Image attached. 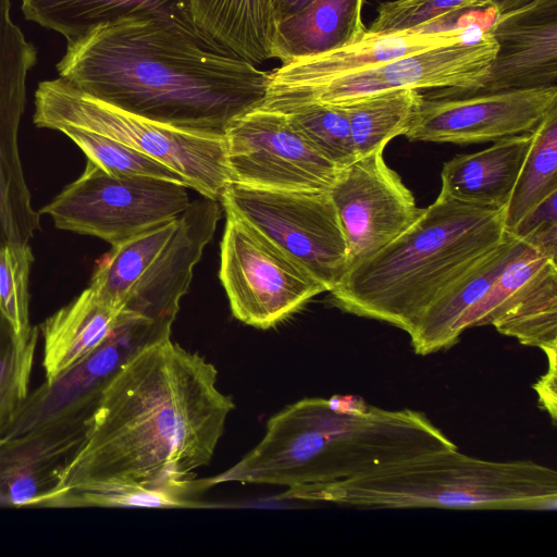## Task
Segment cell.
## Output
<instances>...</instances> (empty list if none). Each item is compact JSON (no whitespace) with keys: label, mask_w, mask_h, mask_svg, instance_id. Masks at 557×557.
Segmentation results:
<instances>
[{"label":"cell","mask_w":557,"mask_h":557,"mask_svg":"<svg viewBox=\"0 0 557 557\" xmlns=\"http://www.w3.org/2000/svg\"><path fill=\"white\" fill-rule=\"evenodd\" d=\"M188 187L154 177L116 175L87 160L83 173L39 210L54 226L116 245L180 216Z\"/></svg>","instance_id":"8"},{"label":"cell","mask_w":557,"mask_h":557,"mask_svg":"<svg viewBox=\"0 0 557 557\" xmlns=\"http://www.w3.org/2000/svg\"><path fill=\"white\" fill-rule=\"evenodd\" d=\"M554 221H557V191L550 194L530 212H528L520 220L511 234L519 238H523L535 227Z\"/></svg>","instance_id":"35"},{"label":"cell","mask_w":557,"mask_h":557,"mask_svg":"<svg viewBox=\"0 0 557 557\" xmlns=\"http://www.w3.org/2000/svg\"><path fill=\"white\" fill-rule=\"evenodd\" d=\"M552 260L532 246L512 259L495 280L487 294L457 323L455 335L474 326L493 325L529 288ZM556 262V261H555Z\"/></svg>","instance_id":"30"},{"label":"cell","mask_w":557,"mask_h":557,"mask_svg":"<svg viewBox=\"0 0 557 557\" xmlns=\"http://www.w3.org/2000/svg\"><path fill=\"white\" fill-rule=\"evenodd\" d=\"M234 407L210 361L171 336L158 339L110 381L51 493L92 480L188 484L210 463Z\"/></svg>","instance_id":"1"},{"label":"cell","mask_w":557,"mask_h":557,"mask_svg":"<svg viewBox=\"0 0 557 557\" xmlns=\"http://www.w3.org/2000/svg\"><path fill=\"white\" fill-rule=\"evenodd\" d=\"M537 1L540 0H490V4L496 9L498 16H500L531 7Z\"/></svg>","instance_id":"39"},{"label":"cell","mask_w":557,"mask_h":557,"mask_svg":"<svg viewBox=\"0 0 557 557\" xmlns=\"http://www.w3.org/2000/svg\"><path fill=\"white\" fill-rule=\"evenodd\" d=\"M38 336L39 327L23 341L0 310V432L29 393Z\"/></svg>","instance_id":"32"},{"label":"cell","mask_w":557,"mask_h":557,"mask_svg":"<svg viewBox=\"0 0 557 557\" xmlns=\"http://www.w3.org/2000/svg\"><path fill=\"white\" fill-rule=\"evenodd\" d=\"M490 2V0H487Z\"/></svg>","instance_id":"40"},{"label":"cell","mask_w":557,"mask_h":557,"mask_svg":"<svg viewBox=\"0 0 557 557\" xmlns=\"http://www.w3.org/2000/svg\"><path fill=\"white\" fill-rule=\"evenodd\" d=\"M21 9L27 21L62 35L67 42L102 24L131 17L157 20L210 39L195 25L186 0H21Z\"/></svg>","instance_id":"19"},{"label":"cell","mask_w":557,"mask_h":557,"mask_svg":"<svg viewBox=\"0 0 557 557\" xmlns=\"http://www.w3.org/2000/svg\"><path fill=\"white\" fill-rule=\"evenodd\" d=\"M497 49L492 32L480 29L465 40L397 58L304 92L263 99L260 106L306 101L338 104L399 89H442L433 97L470 95L483 84Z\"/></svg>","instance_id":"11"},{"label":"cell","mask_w":557,"mask_h":557,"mask_svg":"<svg viewBox=\"0 0 557 557\" xmlns=\"http://www.w3.org/2000/svg\"><path fill=\"white\" fill-rule=\"evenodd\" d=\"M122 313L88 286L47 318L39 326L46 380L54 379L99 347L113 333Z\"/></svg>","instance_id":"22"},{"label":"cell","mask_w":557,"mask_h":557,"mask_svg":"<svg viewBox=\"0 0 557 557\" xmlns=\"http://www.w3.org/2000/svg\"><path fill=\"white\" fill-rule=\"evenodd\" d=\"M88 419H73L14 437L0 436V506L35 507L58 485L81 447Z\"/></svg>","instance_id":"18"},{"label":"cell","mask_w":557,"mask_h":557,"mask_svg":"<svg viewBox=\"0 0 557 557\" xmlns=\"http://www.w3.org/2000/svg\"><path fill=\"white\" fill-rule=\"evenodd\" d=\"M57 132L70 138L87 160L108 173L154 177L187 186L183 177L169 166L120 141L74 126H63Z\"/></svg>","instance_id":"31"},{"label":"cell","mask_w":557,"mask_h":557,"mask_svg":"<svg viewBox=\"0 0 557 557\" xmlns=\"http://www.w3.org/2000/svg\"><path fill=\"white\" fill-rule=\"evenodd\" d=\"M384 149L339 169L329 190L345 236L349 269L400 235L422 211L400 176L386 164Z\"/></svg>","instance_id":"14"},{"label":"cell","mask_w":557,"mask_h":557,"mask_svg":"<svg viewBox=\"0 0 557 557\" xmlns=\"http://www.w3.org/2000/svg\"><path fill=\"white\" fill-rule=\"evenodd\" d=\"M480 29L470 27L434 33H372L367 29L342 47L282 63L270 72L263 99L304 92L397 58L465 40Z\"/></svg>","instance_id":"16"},{"label":"cell","mask_w":557,"mask_h":557,"mask_svg":"<svg viewBox=\"0 0 557 557\" xmlns=\"http://www.w3.org/2000/svg\"><path fill=\"white\" fill-rule=\"evenodd\" d=\"M220 219L218 200L201 196L190 201L180 216L112 245L98 260L89 287L122 311L174 322Z\"/></svg>","instance_id":"6"},{"label":"cell","mask_w":557,"mask_h":557,"mask_svg":"<svg viewBox=\"0 0 557 557\" xmlns=\"http://www.w3.org/2000/svg\"><path fill=\"white\" fill-rule=\"evenodd\" d=\"M220 281L233 315L270 329L327 292L307 269L240 216L225 211Z\"/></svg>","instance_id":"10"},{"label":"cell","mask_w":557,"mask_h":557,"mask_svg":"<svg viewBox=\"0 0 557 557\" xmlns=\"http://www.w3.org/2000/svg\"><path fill=\"white\" fill-rule=\"evenodd\" d=\"M548 359V371L540 379L534 388L537 392L539 400L544 409L552 417L553 423H556V381H557V351L545 354Z\"/></svg>","instance_id":"36"},{"label":"cell","mask_w":557,"mask_h":557,"mask_svg":"<svg viewBox=\"0 0 557 557\" xmlns=\"http://www.w3.org/2000/svg\"><path fill=\"white\" fill-rule=\"evenodd\" d=\"M557 0L498 16L490 28L498 49L483 84L473 94L556 85ZM467 96V95H465Z\"/></svg>","instance_id":"17"},{"label":"cell","mask_w":557,"mask_h":557,"mask_svg":"<svg viewBox=\"0 0 557 557\" xmlns=\"http://www.w3.org/2000/svg\"><path fill=\"white\" fill-rule=\"evenodd\" d=\"M364 0H314L276 25L273 59L282 63L342 47L364 34Z\"/></svg>","instance_id":"24"},{"label":"cell","mask_w":557,"mask_h":557,"mask_svg":"<svg viewBox=\"0 0 557 557\" xmlns=\"http://www.w3.org/2000/svg\"><path fill=\"white\" fill-rule=\"evenodd\" d=\"M533 138L534 132L519 134L454 157L443 165L440 193L467 205L505 209Z\"/></svg>","instance_id":"21"},{"label":"cell","mask_w":557,"mask_h":557,"mask_svg":"<svg viewBox=\"0 0 557 557\" xmlns=\"http://www.w3.org/2000/svg\"><path fill=\"white\" fill-rule=\"evenodd\" d=\"M34 260L29 243L0 246V310L23 341L38 329L29 321V276Z\"/></svg>","instance_id":"33"},{"label":"cell","mask_w":557,"mask_h":557,"mask_svg":"<svg viewBox=\"0 0 557 557\" xmlns=\"http://www.w3.org/2000/svg\"><path fill=\"white\" fill-rule=\"evenodd\" d=\"M557 109V85L455 97L423 96L410 140L474 144L531 133Z\"/></svg>","instance_id":"15"},{"label":"cell","mask_w":557,"mask_h":557,"mask_svg":"<svg viewBox=\"0 0 557 557\" xmlns=\"http://www.w3.org/2000/svg\"><path fill=\"white\" fill-rule=\"evenodd\" d=\"M262 108L285 114L290 124L338 169L358 159L349 119L341 104L306 101Z\"/></svg>","instance_id":"29"},{"label":"cell","mask_w":557,"mask_h":557,"mask_svg":"<svg viewBox=\"0 0 557 557\" xmlns=\"http://www.w3.org/2000/svg\"><path fill=\"white\" fill-rule=\"evenodd\" d=\"M457 446L421 411L370 406L359 414L310 397L267 422L260 442L239 461L209 478L294 488L341 482L388 465Z\"/></svg>","instance_id":"3"},{"label":"cell","mask_w":557,"mask_h":557,"mask_svg":"<svg viewBox=\"0 0 557 557\" xmlns=\"http://www.w3.org/2000/svg\"><path fill=\"white\" fill-rule=\"evenodd\" d=\"M314 0H272L276 21L278 22L282 18L304 10Z\"/></svg>","instance_id":"38"},{"label":"cell","mask_w":557,"mask_h":557,"mask_svg":"<svg viewBox=\"0 0 557 557\" xmlns=\"http://www.w3.org/2000/svg\"><path fill=\"white\" fill-rule=\"evenodd\" d=\"M212 487L209 479H195L176 487H148L120 481H84L42 497L35 507L44 508H195L199 497Z\"/></svg>","instance_id":"25"},{"label":"cell","mask_w":557,"mask_h":557,"mask_svg":"<svg viewBox=\"0 0 557 557\" xmlns=\"http://www.w3.org/2000/svg\"><path fill=\"white\" fill-rule=\"evenodd\" d=\"M223 135L232 184L277 190H330L339 171L285 114L275 110L258 106L235 117Z\"/></svg>","instance_id":"12"},{"label":"cell","mask_w":557,"mask_h":557,"mask_svg":"<svg viewBox=\"0 0 557 557\" xmlns=\"http://www.w3.org/2000/svg\"><path fill=\"white\" fill-rule=\"evenodd\" d=\"M34 107L37 127L74 126L120 141L175 171L200 196L219 201L230 183L223 134L177 128L128 113L60 77L38 84Z\"/></svg>","instance_id":"7"},{"label":"cell","mask_w":557,"mask_h":557,"mask_svg":"<svg viewBox=\"0 0 557 557\" xmlns=\"http://www.w3.org/2000/svg\"><path fill=\"white\" fill-rule=\"evenodd\" d=\"M327 401L334 410L349 414L363 413L371 406L363 398L354 395H335L327 398Z\"/></svg>","instance_id":"37"},{"label":"cell","mask_w":557,"mask_h":557,"mask_svg":"<svg viewBox=\"0 0 557 557\" xmlns=\"http://www.w3.org/2000/svg\"><path fill=\"white\" fill-rule=\"evenodd\" d=\"M195 25L225 50L255 64L273 59L272 0H186Z\"/></svg>","instance_id":"23"},{"label":"cell","mask_w":557,"mask_h":557,"mask_svg":"<svg viewBox=\"0 0 557 557\" xmlns=\"http://www.w3.org/2000/svg\"><path fill=\"white\" fill-rule=\"evenodd\" d=\"M487 0H394L382 3L369 32L419 30L453 12L487 5Z\"/></svg>","instance_id":"34"},{"label":"cell","mask_w":557,"mask_h":557,"mask_svg":"<svg viewBox=\"0 0 557 557\" xmlns=\"http://www.w3.org/2000/svg\"><path fill=\"white\" fill-rule=\"evenodd\" d=\"M529 244L511 233L472 264L423 313L409 335L417 355L448 349L458 343L455 327L459 320L487 294L507 267Z\"/></svg>","instance_id":"20"},{"label":"cell","mask_w":557,"mask_h":557,"mask_svg":"<svg viewBox=\"0 0 557 557\" xmlns=\"http://www.w3.org/2000/svg\"><path fill=\"white\" fill-rule=\"evenodd\" d=\"M173 322L123 311L113 333L92 352L29 392L1 437H14L51 424L88 419L123 364L149 344L171 336Z\"/></svg>","instance_id":"13"},{"label":"cell","mask_w":557,"mask_h":557,"mask_svg":"<svg viewBox=\"0 0 557 557\" xmlns=\"http://www.w3.org/2000/svg\"><path fill=\"white\" fill-rule=\"evenodd\" d=\"M557 191V109L534 131L508 205L505 231L511 233L520 220L550 194Z\"/></svg>","instance_id":"28"},{"label":"cell","mask_w":557,"mask_h":557,"mask_svg":"<svg viewBox=\"0 0 557 557\" xmlns=\"http://www.w3.org/2000/svg\"><path fill=\"white\" fill-rule=\"evenodd\" d=\"M422 100L420 90L399 89L338 103L348 115L358 158L386 147L399 135H406Z\"/></svg>","instance_id":"26"},{"label":"cell","mask_w":557,"mask_h":557,"mask_svg":"<svg viewBox=\"0 0 557 557\" xmlns=\"http://www.w3.org/2000/svg\"><path fill=\"white\" fill-rule=\"evenodd\" d=\"M505 209L440 193L400 235L351 267L329 293L345 312L410 335L443 292L505 237Z\"/></svg>","instance_id":"4"},{"label":"cell","mask_w":557,"mask_h":557,"mask_svg":"<svg viewBox=\"0 0 557 557\" xmlns=\"http://www.w3.org/2000/svg\"><path fill=\"white\" fill-rule=\"evenodd\" d=\"M57 71L128 113L215 134L262 102L270 75L208 38L144 17L102 24L69 41Z\"/></svg>","instance_id":"2"},{"label":"cell","mask_w":557,"mask_h":557,"mask_svg":"<svg viewBox=\"0 0 557 557\" xmlns=\"http://www.w3.org/2000/svg\"><path fill=\"white\" fill-rule=\"evenodd\" d=\"M224 211L248 222L307 269L327 292L348 272V251L329 190H277L227 184Z\"/></svg>","instance_id":"9"},{"label":"cell","mask_w":557,"mask_h":557,"mask_svg":"<svg viewBox=\"0 0 557 557\" xmlns=\"http://www.w3.org/2000/svg\"><path fill=\"white\" fill-rule=\"evenodd\" d=\"M493 326L525 346L557 351V262L550 261Z\"/></svg>","instance_id":"27"},{"label":"cell","mask_w":557,"mask_h":557,"mask_svg":"<svg viewBox=\"0 0 557 557\" xmlns=\"http://www.w3.org/2000/svg\"><path fill=\"white\" fill-rule=\"evenodd\" d=\"M281 496L359 509L555 511L557 471L531 460L491 461L449 448L341 482L286 488Z\"/></svg>","instance_id":"5"}]
</instances>
